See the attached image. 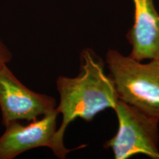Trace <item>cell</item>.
Listing matches in <instances>:
<instances>
[{
  "label": "cell",
  "mask_w": 159,
  "mask_h": 159,
  "mask_svg": "<svg viewBox=\"0 0 159 159\" xmlns=\"http://www.w3.org/2000/svg\"><path fill=\"white\" fill-rule=\"evenodd\" d=\"M58 114L55 108L50 114L27 125L16 121L4 126L5 130L0 136V159H13L38 148L51 149L57 131Z\"/></svg>",
  "instance_id": "5b68a950"
},
{
  "label": "cell",
  "mask_w": 159,
  "mask_h": 159,
  "mask_svg": "<svg viewBox=\"0 0 159 159\" xmlns=\"http://www.w3.org/2000/svg\"><path fill=\"white\" fill-rule=\"evenodd\" d=\"M134 24L127 38L132 45L130 56L139 61L159 59V14L153 0H133Z\"/></svg>",
  "instance_id": "8992f818"
},
{
  "label": "cell",
  "mask_w": 159,
  "mask_h": 159,
  "mask_svg": "<svg viewBox=\"0 0 159 159\" xmlns=\"http://www.w3.org/2000/svg\"><path fill=\"white\" fill-rule=\"evenodd\" d=\"M13 59V53L9 47L0 39V66L8 64Z\"/></svg>",
  "instance_id": "52a82bcc"
},
{
  "label": "cell",
  "mask_w": 159,
  "mask_h": 159,
  "mask_svg": "<svg viewBox=\"0 0 159 159\" xmlns=\"http://www.w3.org/2000/svg\"><path fill=\"white\" fill-rule=\"evenodd\" d=\"M106 63L119 99L159 119V59L142 63L110 49Z\"/></svg>",
  "instance_id": "7a4b0ae2"
},
{
  "label": "cell",
  "mask_w": 159,
  "mask_h": 159,
  "mask_svg": "<svg viewBox=\"0 0 159 159\" xmlns=\"http://www.w3.org/2000/svg\"><path fill=\"white\" fill-rule=\"evenodd\" d=\"M56 107L54 97L27 88L7 64L0 66V109L4 126L16 121L37 120L54 111Z\"/></svg>",
  "instance_id": "277c9868"
},
{
  "label": "cell",
  "mask_w": 159,
  "mask_h": 159,
  "mask_svg": "<svg viewBox=\"0 0 159 159\" xmlns=\"http://www.w3.org/2000/svg\"><path fill=\"white\" fill-rule=\"evenodd\" d=\"M80 71L75 77L61 76L56 85L60 96L57 106L62 122L57 129L51 150L55 156L66 158L73 150L64 145V134L69 125L77 118L91 122L99 112L107 108L114 110L119 98L114 83L104 71L102 59L91 49H83L80 52Z\"/></svg>",
  "instance_id": "6da1fadb"
},
{
  "label": "cell",
  "mask_w": 159,
  "mask_h": 159,
  "mask_svg": "<svg viewBox=\"0 0 159 159\" xmlns=\"http://www.w3.org/2000/svg\"><path fill=\"white\" fill-rule=\"evenodd\" d=\"M119 130L105 144L111 148L116 159H126L142 153L159 159L158 148L159 119L119 99L115 107Z\"/></svg>",
  "instance_id": "3957f363"
}]
</instances>
